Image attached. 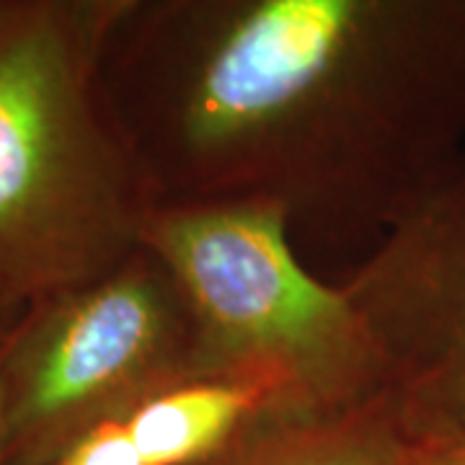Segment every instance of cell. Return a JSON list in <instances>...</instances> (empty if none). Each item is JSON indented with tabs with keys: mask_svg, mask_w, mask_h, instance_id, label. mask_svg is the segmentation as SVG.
<instances>
[{
	"mask_svg": "<svg viewBox=\"0 0 465 465\" xmlns=\"http://www.w3.org/2000/svg\"><path fill=\"white\" fill-rule=\"evenodd\" d=\"M143 246L182 284L204 365H280L329 411L382 396L381 360L365 323L341 284L305 269L277 207L163 204L153 210Z\"/></svg>",
	"mask_w": 465,
	"mask_h": 465,
	"instance_id": "3957f363",
	"label": "cell"
},
{
	"mask_svg": "<svg viewBox=\"0 0 465 465\" xmlns=\"http://www.w3.org/2000/svg\"><path fill=\"white\" fill-rule=\"evenodd\" d=\"M101 85L155 207L375 246L465 153V0H119Z\"/></svg>",
	"mask_w": 465,
	"mask_h": 465,
	"instance_id": "6da1fadb",
	"label": "cell"
},
{
	"mask_svg": "<svg viewBox=\"0 0 465 465\" xmlns=\"http://www.w3.org/2000/svg\"><path fill=\"white\" fill-rule=\"evenodd\" d=\"M204 365L182 284L148 246L21 311L0 341V465H52L122 403Z\"/></svg>",
	"mask_w": 465,
	"mask_h": 465,
	"instance_id": "277c9868",
	"label": "cell"
},
{
	"mask_svg": "<svg viewBox=\"0 0 465 465\" xmlns=\"http://www.w3.org/2000/svg\"><path fill=\"white\" fill-rule=\"evenodd\" d=\"M421 445H465V153L341 282Z\"/></svg>",
	"mask_w": 465,
	"mask_h": 465,
	"instance_id": "5b68a950",
	"label": "cell"
},
{
	"mask_svg": "<svg viewBox=\"0 0 465 465\" xmlns=\"http://www.w3.org/2000/svg\"><path fill=\"white\" fill-rule=\"evenodd\" d=\"M197 465H421V442L381 396L272 421Z\"/></svg>",
	"mask_w": 465,
	"mask_h": 465,
	"instance_id": "52a82bcc",
	"label": "cell"
},
{
	"mask_svg": "<svg viewBox=\"0 0 465 465\" xmlns=\"http://www.w3.org/2000/svg\"><path fill=\"white\" fill-rule=\"evenodd\" d=\"M421 465H465V445H421Z\"/></svg>",
	"mask_w": 465,
	"mask_h": 465,
	"instance_id": "ba28073f",
	"label": "cell"
},
{
	"mask_svg": "<svg viewBox=\"0 0 465 465\" xmlns=\"http://www.w3.org/2000/svg\"><path fill=\"white\" fill-rule=\"evenodd\" d=\"M313 411L329 409L280 365H197L122 403L52 465H197L259 427Z\"/></svg>",
	"mask_w": 465,
	"mask_h": 465,
	"instance_id": "8992f818",
	"label": "cell"
},
{
	"mask_svg": "<svg viewBox=\"0 0 465 465\" xmlns=\"http://www.w3.org/2000/svg\"><path fill=\"white\" fill-rule=\"evenodd\" d=\"M21 316L18 311H8V308H0V339L8 333V329L16 323V318Z\"/></svg>",
	"mask_w": 465,
	"mask_h": 465,
	"instance_id": "9c48e42d",
	"label": "cell"
},
{
	"mask_svg": "<svg viewBox=\"0 0 465 465\" xmlns=\"http://www.w3.org/2000/svg\"><path fill=\"white\" fill-rule=\"evenodd\" d=\"M119 0H0V308L99 280L155 210L101 85Z\"/></svg>",
	"mask_w": 465,
	"mask_h": 465,
	"instance_id": "7a4b0ae2",
	"label": "cell"
},
{
	"mask_svg": "<svg viewBox=\"0 0 465 465\" xmlns=\"http://www.w3.org/2000/svg\"><path fill=\"white\" fill-rule=\"evenodd\" d=\"M3 341V339H0ZM0 455H3V432H0Z\"/></svg>",
	"mask_w": 465,
	"mask_h": 465,
	"instance_id": "30bf717a",
	"label": "cell"
}]
</instances>
